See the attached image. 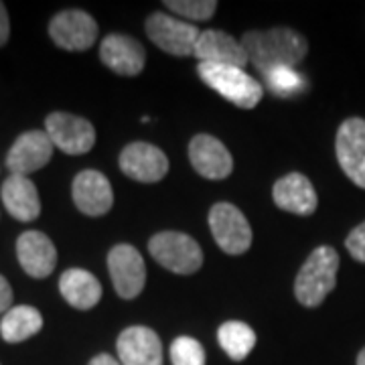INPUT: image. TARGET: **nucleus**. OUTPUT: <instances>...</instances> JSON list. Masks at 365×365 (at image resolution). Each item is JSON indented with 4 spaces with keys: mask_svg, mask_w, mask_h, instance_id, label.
Masks as SVG:
<instances>
[{
    "mask_svg": "<svg viewBox=\"0 0 365 365\" xmlns=\"http://www.w3.org/2000/svg\"><path fill=\"white\" fill-rule=\"evenodd\" d=\"M49 35L53 43L66 51H86L98 39V23L86 11L69 9L53 16Z\"/></svg>",
    "mask_w": 365,
    "mask_h": 365,
    "instance_id": "obj_9",
    "label": "nucleus"
},
{
    "mask_svg": "<svg viewBox=\"0 0 365 365\" xmlns=\"http://www.w3.org/2000/svg\"><path fill=\"white\" fill-rule=\"evenodd\" d=\"M43 329V314L29 304H16L0 319V335L6 343L31 339Z\"/></svg>",
    "mask_w": 365,
    "mask_h": 365,
    "instance_id": "obj_22",
    "label": "nucleus"
},
{
    "mask_svg": "<svg viewBox=\"0 0 365 365\" xmlns=\"http://www.w3.org/2000/svg\"><path fill=\"white\" fill-rule=\"evenodd\" d=\"M120 169L138 182H158L169 173L167 155L148 143H132L120 153Z\"/></svg>",
    "mask_w": 365,
    "mask_h": 365,
    "instance_id": "obj_11",
    "label": "nucleus"
},
{
    "mask_svg": "<svg viewBox=\"0 0 365 365\" xmlns=\"http://www.w3.org/2000/svg\"><path fill=\"white\" fill-rule=\"evenodd\" d=\"M71 197H73L76 207L90 217L106 215L114 205V191L108 177L93 169L81 170L73 179Z\"/></svg>",
    "mask_w": 365,
    "mask_h": 365,
    "instance_id": "obj_13",
    "label": "nucleus"
},
{
    "mask_svg": "<svg viewBox=\"0 0 365 365\" xmlns=\"http://www.w3.org/2000/svg\"><path fill=\"white\" fill-rule=\"evenodd\" d=\"M108 270L118 297L136 299L146 282V266L140 252L130 244H118L108 254Z\"/></svg>",
    "mask_w": 365,
    "mask_h": 365,
    "instance_id": "obj_7",
    "label": "nucleus"
},
{
    "mask_svg": "<svg viewBox=\"0 0 365 365\" xmlns=\"http://www.w3.org/2000/svg\"><path fill=\"white\" fill-rule=\"evenodd\" d=\"M16 258L29 276L33 278H47L55 270L57 264V250L43 232H25L16 240Z\"/></svg>",
    "mask_w": 365,
    "mask_h": 365,
    "instance_id": "obj_18",
    "label": "nucleus"
},
{
    "mask_svg": "<svg viewBox=\"0 0 365 365\" xmlns=\"http://www.w3.org/2000/svg\"><path fill=\"white\" fill-rule=\"evenodd\" d=\"M339 254L331 246H319L304 260L294 280V297L302 307L314 309L337 287Z\"/></svg>",
    "mask_w": 365,
    "mask_h": 365,
    "instance_id": "obj_2",
    "label": "nucleus"
},
{
    "mask_svg": "<svg viewBox=\"0 0 365 365\" xmlns=\"http://www.w3.org/2000/svg\"><path fill=\"white\" fill-rule=\"evenodd\" d=\"M197 73L211 90H215L227 102H232L237 108H244V110L256 108L264 96L260 81H256L250 73H246L244 67L199 63Z\"/></svg>",
    "mask_w": 365,
    "mask_h": 365,
    "instance_id": "obj_3",
    "label": "nucleus"
},
{
    "mask_svg": "<svg viewBox=\"0 0 365 365\" xmlns=\"http://www.w3.org/2000/svg\"><path fill=\"white\" fill-rule=\"evenodd\" d=\"M173 365H205V349L193 337H177L170 345Z\"/></svg>",
    "mask_w": 365,
    "mask_h": 365,
    "instance_id": "obj_25",
    "label": "nucleus"
},
{
    "mask_svg": "<svg viewBox=\"0 0 365 365\" xmlns=\"http://www.w3.org/2000/svg\"><path fill=\"white\" fill-rule=\"evenodd\" d=\"M189 160L201 177L211 181H222L234 170V158L225 144L209 134H197L191 138Z\"/></svg>",
    "mask_w": 365,
    "mask_h": 365,
    "instance_id": "obj_14",
    "label": "nucleus"
},
{
    "mask_svg": "<svg viewBox=\"0 0 365 365\" xmlns=\"http://www.w3.org/2000/svg\"><path fill=\"white\" fill-rule=\"evenodd\" d=\"M209 227L217 246L230 256H240L252 246V227L248 220L232 203H215L211 207Z\"/></svg>",
    "mask_w": 365,
    "mask_h": 365,
    "instance_id": "obj_6",
    "label": "nucleus"
},
{
    "mask_svg": "<svg viewBox=\"0 0 365 365\" xmlns=\"http://www.w3.org/2000/svg\"><path fill=\"white\" fill-rule=\"evenodd\" d=\"M195 57L201 63H215V66L246 67L250 63L248 53L244 49L242 41L215 29L201 31L195 47Z\"/></svg>",
    "mask_w": 365,
    "mask_h": 365,
    "instance_id": "obj_19",
    "label": "nucleus"
},
{
    "mask_svg": "<svg viewBox=\"0 0 365 365\" xmlns=\"http://www.w3.org/2000/svg\"><path fill=\"white\" fill-rule=\"evenodd\" d=\"M335 153L343 173L359 189H365V120L347 118L337 130Z\"/></svg>",
    "mask_w": 365,
    "mask_h": 365,
    "instance_id": "obj_10",
    "label": "nucleus"
},
{
    "mask_svg": "<svg viewBox=\"0 0 365 365\" xmlns=\"http://www.w3.org/2000/svg\"><path fill=\"white\" fill-rule=\"evenodd\" d=\"M100 59L108 69H112L118 76L136 78L144 69L146 53L136 39H132L128 35L112 33L100 45Z\"/></svg>",
    "mask_w": 365,
    "mask_h": 365,
    "instance_id": "obj_16",
    "label": "nucleus"
},
{
    "mask_svg": "<svg viewBox=\"0 0 365 365\" xmlns=\"http://www.w3.org/2000/svg\"><path fill=\"white\" fill-rule=\"evenodd\" d=\"M272 197L278 207L300 217L313 215L319 205L313 182L302 173H288L282 179H278L272 187Z\"/></svg>",
    "mask_w": 365,
    "mask_h": 365,
    "instance_id": "obj_17",
    "label": "nucleus"
},
{
    "mask_svg": "<svg viewBox=\"0 0 365 365\" xmlns=\"http://www.w3.org/2000/svg\"><path fill=\"white\" fill-rule=\"evenodd\" d=\"M53 146L49 134L41 130H29L21 134L6 155V167L11 175L29 177L31 173L43 169L53 158Z\"/></svg>",
    "mask_w": 365,
    "mask_h": 365,
    "instance_id": "obj_12",
    "label": "nucleus"
},
{
    "mask_svg": "<svg viewBox=\"0 0 365 365\" xmlns=\"http://www.w3.org/2000/svg\"><path fill=\"white\" fill-rule=\"evenodd\" d=\"M252 66L260 73L278 67H294L307 57L309 43L299 31L288 26H274L268 31H248L242 37Z\"/></svg>",
    "mask_w": 365,
    "mask_h": 365,
    "instance_id": "obj_1",
    "label": "nucleus"
},
{
    "mask_svg": "<svg viewBox=\"0 0 365 365\" xmlns=\"http://www.w3.org/2000/svg\"><path fill=\"white\" fill-rule=\"evenodd\" d=\"M13 288L9 284V280L0 274V317L9 313L13 307Z\"/></svg>",
    "mask_w": 365,
    "mask_h": 365,
    "instance_id": "obj_28",
    "label": "nucleus"
},
{
    "mask_svg": "<svg viewBox=\"0 0 365 365\" xmlns=\"http://www.w3.org/2000/svg\"><path fill=\"white\" fill-rule=\"evenodd\" d=\"M118 357L122 365H163V343L148 327H128L118 337Z\"/></svg>",
    "mask_w": 365,
    "mask_h": 365,
    "instance_id": "obj_15",
    "label": "nucleus"
},
{
    "mask_svg": "<svg viewBox=\"0 0 365 365\" xmlns=\"http://www.w3.org/2000/svg\"><path fill=\"white\" fill-rule=\"evenodd\" d=\"M0 197L6 211L19 222H33L41 215L39 191L29 177L11 175L2 182Z\"/></svg>",
    "mask_w": 365,
    "mask_h": 365,
    "instance_id": "obj_20",
    "label": "nucleus"
},
{
    "mask_svg": "<svg viewBox=\"0 0 365 365\" xmlns=\"http://www.w3.org/2000/svg\"><path fill=\"white\" fill-rule=\"evenodd\" d=\"M45 132L49 134L51 143L63 150L66 155H86L96 144V130L86 118L53 112L45 120Z\"/></svg>",
    "mask_w": 365,
    "mask_h": 365,
    "instance_id": "obj_8",
    "label": "nucleus"
},
{
    "mask_svg": "<svg viewBox=\"0 0 365 365\" xmlns=\"http://www.w3.org/2000/svg\"><path fill=\"white\" fill-rule=\"evenodd\" d=\"M11 35V23H9V13H6V6L0 2V47L6 45Z\"/></svg>",
    "mask_w": 365,
    "mask_h": 365,
    "instance_id": "obj_29",
    "label": "nucleus"
},
{
    "mask_svg": "<svg viewBox=\"0 0 365 365\" xmlns=\"http://www.w3.org/2000/svg\"><path fill=\"white\" fill-rule=\"evenodd\" d=\"M155 260L175 274H193L203 264V252L191 235L181 232H160L148 242Z\"/></svg>",
    "mask_w": 365,
    "mask_h": 365,
    "instance_id": "obj_4",
    "label": "nucleus"
},
{
    "mask_svg": "<svg viewBox=\"0 0 365 365\" xmlns=\"http://www.w3.org/2000/svg\"><path fill=\"white\" fill-rule=\"evenodd\" d=\"M90 365H122L120 361H116L112 355H108V353H100V355H96L93 359L90 361Z\"/></svg>",
    "mask_w": 365,
    "mask_h": 365,
    "instance_id": "obj_30",
    "label": "nucleus"
},
{
    "mask_svg": "<svg viewBox=\"0 0 365 365\" xmlns=\"http://www.w3.org/2000/svg\"><path fill=\"white\" fill-rule=\"evenodd\" d=\"M217 341L222 349L234 361H244L252 349L256 347V333L254 329L242 321H227L217 331Z\"/></svg>",
    "mask_w": 365,
    "mask_h": 365,
    "instance_id": "obj_23",
    "label": "nucleus"
},
{
    "mask_svg": "<svg viewBox=\"0 0 365 365\" xmlns=\"http://www.w3.org/2000/svg\"><path fill=\"white\" fill-rule=\"evenodd\" d=\"M264 79H266L268 90L280 98H290L307 88V79L302 78V73H299L294 67L272 69V71L264 73Z\"/></svg>",
    "mask_w": 365,
    "mask_h": 365,
    "instance_id": "obj_24",
    "label": "nucleus"
},
{
    "mask_svg": "<svg viewBox=\"0 0 365 365\" xmlns=\"http://www.w3.org/2000/svg\"><path fill=\"white\" fill-rule=\"evenodd\" d=\"M146 35L165 53L175 57H189L195 55L201 31L195 25L170 14L153 13L146 19Z\"/></svg>",
    "mask_w": 365,
    "mask_h": 365,
    "instance_id": "obj_5",
    "label": "nucleus"
},
{
    "mask_svg": "<svg viewBox=\"0 0 365 365\" xmlns=\"http://www.w3.org/2000/svg\"><path fill=\"white\" fill-rule=\"evenodd\" d=\"M61 297L79 311H90L102 299L100 280L83 268H69L59 278Z\"/></svg>",
    "mask_w": 365,
    "mask_h": 365,
    "instance_id": "obj_21",
    "label": "nucleus"
},
{
    "mask_svg": "<svg viewBox=\"0 0 365 365\" xmlns=\"http://www.w3.org/2000/svg\"><path fill=\"white\" fill-rule=\"evenodd\" d=\"M357 365H365V347L357 355Z\"/></svg>",
    "mask_w": 365,
    "mask_h": 365,
    "instance_id": "obj_31",
    "label": "nucleus"
},
{
    "mask_svg": "<svg viewBox=\"0 0 365 365\" xmlns=\"http://www.w3.org/2000/svg\"><path fill=\"white\" fill-rule=\"evenodd\" d=\"M165 6L189 21H207L217 11L215 0H167Z\"/></svg>",
    "mask_w": 365,
    "mask_h": 365,
    "instance_id": "obj_26",
    "label": "nucleus"
},
{
    "mask_svg": "<svg viewBox=\"0 0 365 365\" xmlns=\"http://www.w3.org/2000/svg\"><path fill=\"white\" fill-rule=\"evenodd\" d=\"M345 248L351 254L353 260L365 264V222L349 232L347 240H345Z\"/></svg>",
    "mask_w": 365,
    "mask_h": 365,
    "instance_id": "obj_27",
    "label": "nucleus"
}]
</instances>
